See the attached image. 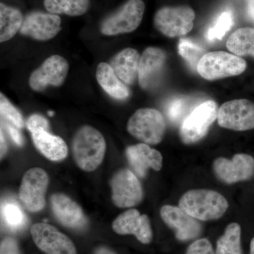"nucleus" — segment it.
Returning a JSON list of instances; mask_svg holds the SVG:
<instances>
[{
  "label": "nucleus",
  "mask_w": 254,
  "mask_h": 254,
  "mask_svg": "<svg viewBox=\"0 0 254 254\" xmlns=\"http://www.w3.org/2000/svg\"><path fill=\"white\" fill-rule=\"evenodd\" d=\"M179 207L199 221H210L223 216L229 203L223 195L215 190H192L182 195Z\"/></svg>",
  "instance_id": "obj_1"
},
{
  "label": "nucleus",
  "mask_w": 254,
  "mask_h": 254,
  "mask_svg": "<svg viewBox=\"0 0 254 254\" xmlns=\"http://www.w3.org/2000/svg\"><path fill=\"white\" fill-rule=\"evenodd\" d=\"M105 150L104 137L93 127H81L73 137V158L76 165L84 171H93L100 166L104 158Z\"/></svg>",
  "instance_id": "obj_2"
},
{
  "label": "nucleus",
  "mask_w": 254,
  "mask_h": 254,
  "mask_svg": "<svg viewBox=\"0 0 254 254\" xmlns=\"http://www.w3.org/2000/svg\"><path fill=\"white\" fill-rule=\"evenodd\" d=\"M247 68L245 60L236 55L224 51L205 53L198 62L197 72L208 81H215L237 76Z\"/></svg>",
  "instance_id": "obj_3"
},
{
  "label": "nucleus",
  "mask_w": 254,
  "mask_h": 254,
  "mask_svg": "<svg viewBox=\"0 0 254 254\" xmlns=\"http://www.w3.org/2000/svg\"><path fill=\"white\" fill-rule=\"evenodd\" d=\"M127 130L139 141L146 144L156 145L163 140L166 131V121L158 110L141 108L128 120Z\"/></svg>",
  "instance_id": "obj_4"
},
{
  "label": "nucleus",
  "mask_w": 254,
  "mask_h": 254,
  "mask_svg": "<svg viewBox=\"0 0 254 254\" xmlns=\"http://www.w3.org/2000/svg\"><path fill=\"white\" fill-rule=\"evenodd\" d=\"M144 11L143 0H127L117 11L102 21L100 32L108 36L131 33L141 24Z\"/></svg>",
  "instance_id": "obj_5"
},
{
  "label": "nucleus",
  "mask_w": 254,
  "mask_h": 254,
  "mask_svg": "<svg viewBox=\"0 0 254 254\" xmlns=\"http://www.w3.org/2000/svg\"><path fill=\"white\" fill-rule=\"evenodd\" d=\"M218 106L213 100H207L192 110L184 119L180 136L185 144H194L203 139L218 118Z\"/></svg>",
  "instance_id": "obj_6"
},
{
  "label": "nucleus",
  "mask_w": 254,
  "mask_h": 254,
  "mask_svg": "<svg viewBox=\"0 0 254 254\" xmlns=\"http://www.w3.org/2000/svg\"><path fill=\"white\" fill-rule=\"evenodd\" d=\"M195 16L190 6H164L155 13L153 23L164 36L176 38L185 36L193 29Z\"/></svg>",
  "instance_id": "obj_7"
},
{
  "label": "nucleus",
  "mask_w": 254,
  "mask_h": 254,
  "mask_svg": "<svg viewBox=\"0 0 254 254\" xmlns=\"http://www.w3.org/2000/svg\"><path fill=\"white\" fill-rule=\"evenodd\" d=\"M49 177L44 170L30 169L23 175L19 189V198L29 211H41L46 205V193Z\"/></svg>",
  "instance_id": "obj_8"
},
{
  "label": "nucleus",
  "mask_w": 254,
  "mask_h": 254,
  "mask_svg": "<svg viewBox=\"0 0 254 254\" xmlns=\"http://www.w3.org/2000/svg\"><path fill=\"white\" fill-rule=\"evenodd\" d=\"M218 125L236 131L254 128V104L250 100H230L222 104L218 112Z\"/></svg>",
  "instance_id": "obj_9"
},
{
  "label": "nucleus",
  "mask_w": 254,
  "mask_h": 254,
  "mask_svg": "<svg viewBox=\"0 0 254 254\" xmlns=\"http://www.w3.org/2000/svg\"><path fill=\"white\" fill-rule=\"evenodd\" d=\"M110 185L112 199L119 208H131L141 203L143 189L135 174L128 169L119 170L114 175Z\"/></svg>",
  "instance_id": "obj_10"
},
{
  "label": "nucleus",
  "mask_w": 254,
  "mask_h": 254,
  "mask_svg": "<svg viewBox=\"0 0 254 254\" xmlns=\"http://www.w3.org/2000/svg\"><path fill=\"white\" fill-rule=\"evenodd\" d=\"M68 69L69 65L64 58L60 55H52L31 73L29 86L37 92L43 91L50 86H62L67 76Z\"/></svg>",
  "instance_id": "obj_11"
},
{
  "label": "nucleus",
  "mask_w": 254,
  "mask_h": 254,
  "mask_svg": "<svg viewBox=\"0 0 254 254\" xmlns=\"http://www.w3.org/2000/svg\"><path fill=\"white\" fill-rule=\"evenodd\" d=\"M213 171L220 181L227 185L250 180L254 175V158L245 153L234 155L232 160L218 158L213 162Z\"/></svg>",
  "instance_id": "obj_12"
},
{
  "label": "nucleus",
  "mask_w": 254,
  "mask_h": 254,
  "mask_svg": "<svg viewBox=\"0 0 254 254\" xmlns=\"http://www.w3.org/2000/svg\"><path fill=\"white\" fill-rule=\"evenodd\" d=\"M160 216L167 226L173 230L177 240L180 242L195 240L201 234L202 226L198 220L180 207L164 205L160 209Z\"/></svg>",
  "instance_id": "obj_13"
},
{
  "label": "nucleus",
  "mask_w": 254,
  "mask_h": 254,
  "mask_svg": "<svg viewBox=\"0 0 254 254\" xmlns=\"http://www.w3.org/2000/svg\"><path fill=\"white\" fill-rule=\"evenodd\" d=\"M61 23L59 15L33 11L25 16L19 33L36 41H49L61 31Z\"/></svg>",
  "instance_id": "obj_14"
},
{
  "label": "nucleus",
  "mask_w": 254,
  "mask_h": 254,
  "mask_svg": "<svg viewBox=\"0 0 254 254\" xmlns=\"http://www.w3.org/2000/svg\"><path fill=\"white\" fill-rule=\"evenodd\" d=\"M31 235L37 247L47 254H76L69 238L48 224L33 225Z\"/></svg>",
  "instance_id": "obj_15"
},
{
  "label": "nucleus",
  "mask_w": 254,
  "mask_h": 254,
  "mask_svg": "<svg viewBox=\"0 0 254 254\" xmlns=\"http://www.w3.org/2000/svg\"><path fill=\"white\" fill-rule=\"evenodd\" d=\"M114 231L119 235H133L142 244L148 245L153 240V231L146 215H141L136 209H129L115 219Z\"/></svg>",
  "instance_id": "obj_16"
},
{
  "label": "nucleus",
  "mask_w": 254,
  "mask_h": 254,
  "mask_svg": "<svg viewBox=\"0 0 254 254\" xmlns=\"http://www.w3.org/2000/svg\"><path fill=\"white\" fill-rule=\"evenodd\" d=\"M166 54L163 50L149 47L143 51L140 58L138 79L142 89L154 88L163 73Z\"/></svg>",
  "instance_id": "obj_17"
},
{
  "label": "nucleus",
  "mask_w": 254,
  "mask_h": 254,
  "mask_svg": "<svg viewBox=\"0 0 254 254\" xmlns=\"http://www.w3.org/2000/svg\"><path fill=\"white\" fill-rule=\"evenodd\" d=\"M50 200L55 218L64 226L74 230H82L86 226V218L81 207L67 195L55 193Z\"/></svg>",
  "instance_id": "obj_18"
},
{
  "label": "nucleus",
  "mask_w": 254,
  "mask_h": 254,
  "mask_svg": "<svg viewBox=\"0 0 254 254\" xmlns=\"http://www.w3.org/2000/svg\"><path fill=\"white\" fill-rule=\"evenodd\" d=\"M126 155L128 163L138 176L144 177L149 168L155 171L163 167V156L158 150L146 143H138L128 147Z\"/></svg>",
  "instance_id": "obj_19"
},
{
  "label": "nucleus",
  "mask_w": 254,
  "mask_h": 254,
  "mask_svg": "<svg viewBox=\"0 0 254 254\" xmlns=\"http://www.w3.org/2000/svg\"><path fill=\"white\" fill-rule=\"evenodd\" d=\"M140 58L136 50L126 48L112 58L110 65L123 83L132 85L138 78Z\"/></svg>",
  "instance_id": "obj_20"
},
{
  "label": "nucleus",
  "mask_w": 254,
  "mask_h": 254,
  "mask_svg": "<svg viewBox=\"0 0 254 254\" xmlns=\"http://www.w3.org/2000/svg\"><path fill=\"white\" fill-rule=\"evenodd\" d=\"M31 136L37 149L49 160L59 161L67 156V145L61 137L51 134L46 130L33 132Z\"/></svg>",
  "instance_id": "obj_21"
},
{
  "label": "nucleus",
  "mask_w": 254,
  "mask_h": 254,
  "mask_svg": "<svg viewBox=\"0 0 254 254\" xmlns=\"http://www.w3.org/2000/svg\"><path fill=\"white\" fill-rule=\"evenodd\" d=\"M96 78L100 86L115 99L125 100L129 96V91L109 64L100 63L96 70Z\"/></svg>",
  "instance_id": "obj_22"
},
{
  "label": "nucleus",
  "mask_w": 254,
  "mask_h": 254,
  "mask_svg": "<svg viewBox=\"0 0 254 254\" xmlns=\"http://www.w3.org/2000/svg\"><path fill=\"white\" fill-rule=\"evenodd\" d=\"M23 17L19 9L1 3L0 4V42L9 41L19 32Z\"/></svg>",
  "instance_id": "obj_23"
},
{
  "label": "nucleus",
  "mask_w": 254,
  "mask_h": 254,
  "mask_svg": "<svg viewBox=\"0 0 254 254\" xmlns=\"http://www.w3.org/2000/svg\"><path fill=\"white\" fill-rule=\"evenodd\" d=\"M226 46L234 55L254 58V28H239L229 37Z\"/></svg>",
  "instance_id": "obj_24"
},
{
  "label": "nucleus",
  "mask_w": 254,
  "mask_h": 254,
  "mask_svg": "<svg viewBox=\"0 0 254 254\" xmlns=\"http://www.w3.org/2000/svg\"><path fill=\"white\" fill-rule=\"evenodd\" d=\"M45 8L51 14L80 16L86 14L91 5L90 0H44Z\"/></svg>",
  "instance_id": "obj_25"
},
{
  "label": "nucleus",
  "mask_w": 254,
  "mask_h": 254,
  "mask_svg": "<svg viewBox=\"0 0 254 254\" xmlns=\"http://www.w3.org/2000/svg\"><path fill=\"white\" fill-rule=\"evenodd\" d=\"M241 236L242 229L238 223L227 225L223 235L217 240L215 254H242Z\"/></svg>",
  "instance_id": "obj_26"
},
{
  "label": "nucleus",
  "mask_w": 254,
  "mask_h": 254,
  "mask_svg": "<svg viewBox=\"0 0 254 254\" xmlns=\"http://www.w3.org/2000/svg\"><path fill=\"white\" fill-rule=\"evenodd\" d=\"M1 215L6 226L13 231H17L24 227L26 217L19 205L14 202H5L1 205Z\"/></svg>",
  "instance_id": "obj_27"
},
{
  "label": "nucleus",
  "mask_w": 254,
  "mask_h": 254,
  "mask_svg": "<svg viewBox=\"0 0 254 254\" xmlns=\"http://www.w3.org/2000/svg\"><path fill=\"white\" fill-rule=\"evenodd\" d=\"M234 23L233 14L230 10H225L222 11L220 16L217 18L208 31H207L206 39L210 42L220 41L230 31Z\"/></svg>",
  "instance_id": "obj_28"
},
{
  "label": "nucleus",
  "mask_w": 254,
  "mask_h": 254,
  "mask_svg": "<svg viewBox=\"0 0 254 254\" xmlns=\"http://www.w3.org/2000/svg\"><path fill=\"white\" fill-rule=\"evenodd\" d=\"M178 53L190 67L195 69L200 58L205 55L204 49L201 46L187 38L180 40L178 45Z\"/></svg>",
  "instance_id": "obj_29"
},
{
  "label": "nucleus",
  "mask_w": 254,
  "mask_h": 254,
  "mask_svg": "<svg viewBox=\"0 0 254 254\" xmlns=\"http://www.w3.org/2000/svg\"><path fill=\"white\" fill-rule=\"evenodd\" d=\"M0 111L1 118L6 120L8 123L18 128L24 127V121L21 114L1 93L0 95Z\"/></svg>",
  "instance_id": "obj_30"
},
{
  "label": "nucleus",
  "mask_w": 254,
  "mask_h": 254,
  "mask_svg": "<svg viewBox=\"0 0 254 254\" xmlns=\"http://www.w3.org/2000/svg\"><path fill=\"white\" fill-rule=\"evenodd\" d=\"M187 107L188 101L185 98H177L170 101L166 108V115L169 120L173 124L180 123L185 118Z\"/></svg>",
  "instance_id": "obj_31"
},
{
  "label": "nucleus",
  "mask_w": 254,
  "mask_h": 254,
  "mask_svg": "<svg viewBox=\"0 0 254 254\" xmlns=\"http://www.w3.org/2000/svg\"><path fill=\"white\" fill-rule=\"evenodd\" d=\"M186 254H215L213 246L206 238L198 239L187 248Z\"/></svg>",
  "instance_id": "obj_32"
},
{
  "label": "nucleus",
  "mask_w": 254,
  "mask_h": 254,
  "mask_svg": "<svg viewBox=\"0 0 254 254\" xmlns=\"http://www.w3.org/2000/svg\"><path fill=\"white\" fill-rule=\"evenodd\" d=\"M26 127L31 133L38 130H46L49 128V123L44 117L40 115H33L28 118Z\"/></svg>",
  "instance_id": "obj_33"
},
{
  "label": "nucleus",
  "mask_w": 254,
  "mask_h": 254,
  "mask_svg": "<svg viewBox=\"0 0 254 254\" xmlns=\"http://www.w3.org/2000/svg\"><path fill=\"white\" fill-rule=\"evenodd\" d=\"M0 254H20L16 240L12 238L3 240L0 247Z\"/></svg>",
  "instance_id": "obj_34"
},
{
  "label": "nucleus",
  "mask_w": 254,
  "mask_h": 254,
  "mask_svg": "<svg viewBox=\"0 0 254 254\" xmlns=\"http://www.w3.org/2000/svg\"><path fill=\"white\" fill-rule=\"evenodd\" d=\"M6 128L8 133H9L11 139L18 145H22L23 143V138L18 131L17 127L14 126L9 123L6 124Z\"/></svg>",
  "instance_id": "obj_35"
},
{
  "label": "nucleus",
  "mask_w": 254,
  "mask_h": 254,
  "mask_svg": "<svg viewBox=\"0 0 254 254\" xmlns=\"http://www.w3.org/2000/svg\"><path fill=\"white\" fill-rule=\"evenodd\" d=\"M246 13L251 22L254 23V0H246Z\"/></svg>",
  "instance_id": "obj_36"
},
{
  "label": "nucleus",
  "mask_w": 254,
  "mask_h": 254,
  "mask_svg": "<svg viewBox=\"0 0 254 254\" xmlns=\"http://www.w3.org/2000/svg\"><path fill=\"white\" fill-rule=\"evenodd\" d=\"M7 151V143H6V139L4 133H3L2 128L1 129V158H2Z\"/></svg>",
  "instance_id": "obj_37"
},
{
  "label": "nucleus",
  "mask_w": 254,
  "mask_h": 254,
  "mask_svg": "<svg viewBox=\"0 0 254 254\" xmlns=\"http://www.w3.org/2000/svg\"><path fill=\"white\" fill-rule=\"evenodd\" d=\"M95 254H115L114 252H112L108 249L101 247V248L98 249L95 251Z\"/></svg>",
  "instance_id": "obj_38"
},
{
  "label": "nucleus",
  "mask_w": 254,
  "mask_h": 254,
  "mask_svg": "<svg viewBox=\"0 0 254 254\" xmlns=\"http://www.w3.org/2000/svg\"><path fill=\"white\" fill-rule=\"evenodd\" d=\"M250 254H254V237H253V239L251 241Z\"/></svg>",
  "instance_id": "obj_39"
},
{
  "label": "nucleus",
  "mask_w": 254,
  "mask_h": 254,
  "mask_svg": "<svg viewBox=\"0 0 254 254\" xmlns=\"http://www.w3.org/2000/svg\"><path fill=\"white\" fill-rule=\"evenodd\" d=\"M48 115H49L50 116H53V115H54V113H53V112H49V113H48Z\"/></svg>",
  "instance_id": "obj_40"
}]
</instances>
